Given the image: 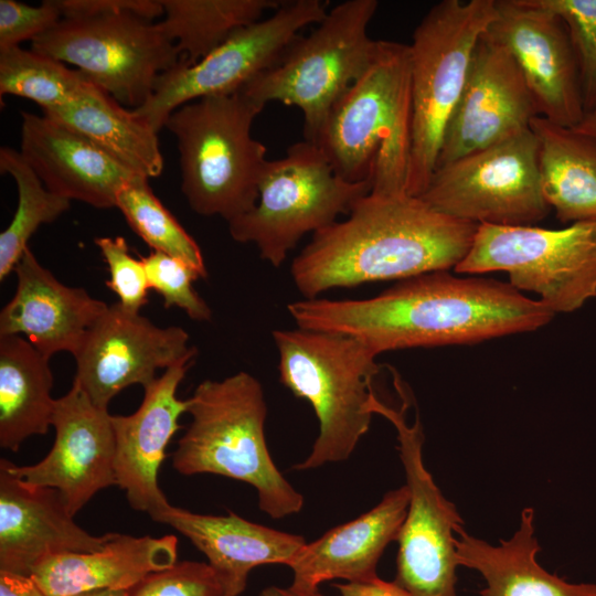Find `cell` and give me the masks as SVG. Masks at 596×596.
I'll use <instances>...</instances> for the list:
<instances>
[{"label": "cell", "mask_w": 596, "mask_h": 596, "mask_svg": "<svg viewBox=\"0 0 596 596\" xmlns=\"http://www.w3.org/2000/svg\"><path fill=\"white\" fill-rule=\"evenodd\" d=\"M496 17V0H443L415 28L409 54L411 153L407 194L421 196L464 89L472 53Z\"/></svg>", "instance_id": "cell-7"}, {"label": "cell", "mask_w": 596, "mask_h": 596, "mask_svg": "<svg viewBox=\"0 0 596 596\" xmlns=\"http://www.w3.org/2000/svg\"><path fill=\"white\" fill-rule=\"evenodd\" d=\"M459 274L505 272L517 290L531 291L555 315L596 297V221L561 230L479 224Z\"/></svg>", "instance_id": "cell-10"}, {"label": "cell", "mask_w": 596, "mask_h": 596, "mask_svg": "<svg viewBox=\"0 0 596 596\" xmlns=\"http://www.w3.org/2000/svg\"><path fill=\"white\" fill-rule=\"evenodd\" d=\"M178 539L109 533L94 552H67L52 556L31 572L46 596H72L98 589L127 590L149 574L177 563Z\"/></svg>", "instance_id": "cell-25"}, {"label": "cell", "mask_w": 596, "mask_h": 596, "mask_svg": "<svg viewBox=\"0 0 596 596\" xmlns=\"http://www.w3.org/2000/svg\"><path fill=\"white\" fill-rule=\"evenodd\" d=\"M49 359L21 336H0V446L18 451L52 426L56 398Z\"/></svg>", "instance_id": "cell-29"}, {"label": "cell", "mask_w": 596, "mask_h": 596, "mask_svg": "<svg viewBox=\"0 0 596 596\" xmlns=\"http://www.w3.org/2000/svg\"><path fill=\"white\" fill-rule=\"evenodd\" d=\"M196 356L164 370L143 387V398L130 415H111L116 438V485L125 491L129 505L155 522L171 507L159 487L158 473L166 448L181 428L179 418L188 412L189 398L177 390Z\"/></svg>", "instance_id": "cell-19"}, {"label": "cell", "mask_w": 596, "mask_h": 596, "mask_svg": "<svg viewBox=\"0 0 596 596\" xmlns=\"http://www.w3.org/2000/svg\"><path fill=\"white\" fill-rule=\"evenodd\" d=\"M57 0H46L38 7L15 0H0V50L23 41L35 40L52 30L61 20Z\"/></svg>", "instance_id": "cell-38"}, {"label": "cell", "mask_w": 596, "mask_h": 596, "mask_svg": "<svg viewBox=\"0 0 596 596\" xmlns=\"http://www.w3.org/2000/svg\"><path fill=\"white\" fill-rule=\"evenodd\" d=\"M126 590L98 589L79 593L72 596H125Z\"/></svg>", "instance_id": "cell-44"}, {"label": "cell", "mask_w": 596, "mask_h": 596, "mask_svg": "<svg viewBox=\"0 0 596 596\" xmlns=\"http://www.w3.org/2000/svg\"><path fill=\"white\" fill-rule=\"evenodd\" d=\"M564 22L575 53L583 109H596V0H535Z\"/></svg>", "instance_id": "cell-34"}, {"label": "cell", "mask_w": 596, "mask_h": 596, "mask_svg": "<svg viewBox=\"0 0 596 596\" xmlns=\"http://www.w3.org/2000/svg\"><path fill=\"white\" fill-rule=\"evenodd\" d=\"M533 97L510 53L485 33L472 53L436 168L530 128Z\"/></svg>", "instance_id": "cell-18"}, {"label": "cell", "mask_w": 596, "mask_h": 596, "mask_svg": "<svg viewBox=\"0 0 596 596\" xmlns=\"http://www.w3.org/2000/svg\"><path fill=\"white\" fill-rule=\"evenodd\" d=\"M408 501L409 491L404 485L386 492L359 518L306 543L288 566L294 574L290 586L315 592L321 583L331 579L363 583L376 578L384 550L397 541Z\"/></svg>", "instance_id": "cell-23"}, {"label": "cell", "mask_w": 596, "mask_h": 596, "mask_svg": "<svg viewBox=\"0 0 596 596\" xmlns=\"http://www.w3.org/2000/svg\"><path fill=\"white\" fill-rule=\"evenodd\" d=\"M418 198L443 214L478 225H534L551 210L531 128L437 167Z\"/></svg>", "instance_id": "cell-12"}, {"label": "cell", "mask_w": 596, "mask_h": 596, "mask_svg": "<svg viewBox=\"0 0 596 596\" xmlns=\"http://www.w3.org/2000/svg\"><path fill=\"white\" fill-rule=\"evenodd\" d=\"M63 18L132 13L149 20L163 15L161 0H57Z\"/></svg>", "instance_id": "cell-39"}, {"label": "cell", "mask_w": 596, "mask_h": 596, "mask_svg": "<svg viewBox=\"0 0 596 596\" xmlns=\"http://www.w3.org/2000/svg\"><path fill=\"white\" fill-rule=\"evenodd\" d=\"M31 49L75 66L131 109L150 98L158 76L180 60L159 22L125 12L62 18Z\"/></svg>", "instance_id": "cell-11"}, {"label": "cell", "mask_w": 596, "mask_h": 596, "mask_svg": "<svg viewBox=\"0 0 596 596\" xmlns=\"http://www.w3.org/2000/svg\"><path fill=\"white\" fill-rule=\"evenodd\" d=\"M13 272L18 285L0 311V336H24L49 360L63 351L74 356L108 305L84 288L62 284L29 247Z\"/></svg>", "instance_id": "cell-21"}, {"label": "cell", "mask_w": 596, "mask_h": 596, "mask_svg": "<svg viewBox=\"0 0 596 596\" xmlns=\"http://www.w3.org/2000/svg\"><path fill=\"white\" fill-rule=\"evenodd\" d=\"M188 332L177 326L157 327L119 302L108 305L75 353L76 383L99 407L126 387L151 384L159 369L196 356Z\"/></svg>", "instance_id": "cell-15"}, {"label": "cell", "mask_w": 596, "mask_h": 596, "mask_svg": "<svg viewBox=\"0 0 596 596\" xmlns=\"http://www.w3.org/2000/svg\"><path fill=\"white\" fill-rule=\"evenodd\" d=\"M338 596H412L394 582H386L379 576L363 583H336Z\"/></svg>", "instance_id": "cell-40"}, {"label": "cell", "mask_w": 596, "mask_h": 596, "mask_svg": "<svg viewBox=\"0 0 596 596\" xmlns=\"http://www.w3.org/2000/svg\"><path fill=\"white\" fill-rule=\"evenodd\" d=\"M485 34L514 60L538 116L574 128L583 119L578 67L562 19L535 0H496Z\"/></svg>", "instance_id": "cell-16"}, {"label": "cell", "mask_w": 596, "mask_h": 596, "mask_svg": "<svg viewBox=\"0 0 596 596\" xmlns=\"http://www.w3.org/2000/svg\"><path fill=\"white\" fill-rule=\"evenodd\" d=\"M125 596H228L209 563L182 561L153 572L125 592Z\"/></svg>", "instance_id": "cell-36"}, {"label": "cell", "mask_w": 596, "mask_h": 596, "mask_svg": "<svg viewBox=\"0 0 596 596\" xmlns=\"http://www.w3.org/2000/svg\"><path fill=\"white\" fill-rule=\"evenodd\" d=\"M327 12V1H284L268 18L238 29L194 64L180 58L158 76L150 98L132 113L158 132L182 105L242 89L276 65L299 32L318 24Z\"/></svg>", "instance_id": "cell-14"}, {"label": "cell", "mask_w": 596, "mask_h": 596, "mask_svg": "<svg viewBox=\"0 0 596 596\" xmlns=\"http://www.w3.org/2000/svg\"><path fill=\"white\" fill-rule=\"evenodd\" d=\"M477 228L418 196L369 192L347 219L312 234L292 260L291 278L305 299H313L334 288L455 269Z\"/></svg>", "instance_id": "cell-2"}, {"label": "cell", "mask_w": 596, "mask_h": 596, "mask_svg": "<svg viewBox=\"0 0 596 596\" xmlns=\"http://www.w3.org/2000/svg\"><path fill=\"white\" fill-rule=\"evenodd\" d=\"M0 172L10 174L18 188V206L8 227L0 233V280L13 272L40 225L51 223L71 206V201L45 188L21 152L0 148Z\"/></svg>", "instance_id": "cell-31"}, {"label": "cell", "mask_w": 596, "mask_h": 596, "mask_svg": "<svg viewBox=\"0 0 596 596\" xmlns=\"http://www.w3.org/2000/svg\"><path fill=\"white\" fill-rule=\"evenodd\" d=\"M371 190L372 180L342 179L317 143L299 141L283 158L266 162L255 206L228 222V231L234 241L253 243L263 259L279 267L306 234L348 215Z\"/></svg>", "instance_id": "cell-9"}, {"label": "cell", "mask_w": 596, "mask_h": 596, "mask_svg": "<svg viewBox=\"0 0 596 596\" xmlns=\"http://www.w3.org/2000/svg\"><path fill=\"white\" fill-rule=\"evenodd\" d=\"M116 207L153 252L178 258L207 277L202 252L193 237L153 194L148 178L137 175L118 193Z\"/></svg>", "instance_id": "cell-32"}, {"label": "cell", "mask_w": 596, "mask_h": 596, "mask_svg": "<svg viewBox=\"0 0 596 596\" xmlns=\"http://www.w3.org/2000/svg\"><path fill=\"white\" fill-rule=\"evenodd\" d=\"M259 596H322L319 590L306 592L289 587L269 586L264 588Z\"/></svg>", "instance_id": "cell-42"}, {"label": "cell", "mask_w": 596, "mask_h": 596, "mask_svg": "<svg viewBox=\"0 0 596 596\" xmlns=\"http://www.w3.org/2000/svg\"><path fill=\"white\" fill-rule=\"evenodd\" d=\"M191 422L172 455L183 476L213 473L254 487L258 507L273 519L298 513L299 493L275 465L265 437L267 404L260 382L241 371L204 380L189 398Z\"/></svg>", "instance_id": "cell-3"}, {"label": "cell", "mask_w": 596, "mask_h": 596, "mask_svg": "<svg viewBox=\"0 0 596 596\" xmlns=\"http://www.w3.org/2000/svg\"><path fill=\"white\" fill-rule=\"evenodd\" d=\"M574 129L596 138V109L585 114L582 121Z\"/></svg>", "instance_id": "cell-43"}, {"label": "cell", "mask_w": 596, "mask_h": 596, "mask_svg": "<svg viewBox=\"0 0 596 596\" xmlns=\"http://www.w3.org/2000/svg\"><path fill=\"white\" fill-rule=\"evenodd\" d=\"M392 372L395 389L403 400L401 409L387 406L376 395L369 408L373 415L389 419L397 432L400 458L409 491L406 517L397 538L393 582L412 596H457L456 533L464 528V520L424 465V434L418 414L409 425L406 421L409 397L400 375Z\"/></svg>", "instance_id": "cell-13"}, {"label": "cell", "mask_w": 596, "mask_h": 596, "mask_svg": "<svg viewBox=\"0 0 596 596\" xmlns=\"http://www.w3.org/2000/svg\"><path fill=\"white\" fill-rule=\"evenodd\" d=\"M150 289L163 298L164 308L178 307L196 321H209L212 311L200 297L193 283L201 274L187 263L160 252L141 256Z\"/></svg>", "instance_id": "cell-35"}, {"label": "cell", "mask_w": 596, "mask_h": 596, "mask_svg": "<svg viewBox=\"0 0 596 596\" xmlns=\"http://www.w3.org/2000/svg\"><path fill=\"white\" fill-rule=\"evenodd\" d=\"M377 7L376 0L338 3L309 34H299L276 65L242 89L264 106L279 102L298 107L305 140L315 142L332 107L380 52L382 40L368 33Z\"/></svg>", "instance_id": "cell-8"}, {"label": "cell", "mask_w": 596, "mask_h": 596, "mask_svg": "<svg viewBox=\"0 0 596 596\" xmlns=\"http://www.w3.org/2000/svg\"><path fill=\"white\" fill-rule=\"evenodd\" d=\"M280 383L307 401L319 423L310 454L294 468L347 460L369 432L377 354L360 340L297 327L274 330Z\"/></svg>", "instance_id": "cell-5"}, {"label": "cell", "mask_w": 596, "mask_h": 596, "mask_svg": "<svg viewBox=\"0 0 596 596\" xmlns=\"http://www.w3.org/2000/svg\"><path fill=\"white\" fill-rule=\"evenodd\" d=\"M184 535L207 558L228 596L246 587L249 572L260 565L289 566L307 543L304 536L227 515L195 513L171 505L158 520Z\"/></svg>", "instance_id": "cell-24"}, {"label": "cell", "mask_w": 596, "mask_h": 596, "mask_svg": "<svg viewBox=\"0 0 596 596\" xmlns=\"http://www.w3.org/2000/svg\"><path fill=\"white\" fill-rule=\"evenodd\" d=\"M94 242L108 267V288L118 296L124 308L139 312L148 304L150 289L142 260L130 254L121 236L96 237Z\"/></svg>", "instance_id": "cell-37"}, {"label": "cell", "mask_w": 596, "mask_h": 596, "mask_svg": "<svg viewBox=\"0 0 596 596\" xmlns=\"http://www.w3.org/2000/svg\"><path fill=\"white\" fill-rule=\"evenodd\" d=\"M543 195L562 223L596 221V138L536 116Z\"/></svg>", "instance_id": "cell-28"}, {"label": "cell", "mask_w": 596, "mask_h": 596, "mask_svg": "<svg viewBox=\"0 0 596 596\" xmlns=\"http://www.w3.org/2000/svg\"><path fill=\"white\" fill-rule=\"evenodd\" d=\"M54 444L38 464L0 460L28 486L57 490L74 517L98 491L116 485V438L108 408L99 407L73 382L55 401Z\"/></svg>", "instance_id": "cell-17"}, {"label": "cell", "mask_w": 596, "mask_h": 596, "mask_svg": "<svg viewBox=\"0 0 596 596\" xmlns=\"http://www.w3.org/2000/svg\"><path fill=\"white\" fill-rule=\"evenodd\" d=\"M534 510L521 512L520 525L509 540L499 545L456 533L458 564L481 574L486 587L481 596H596V584H573L545 571L536 561L540 551L534 536Z\"/></svg>", "instance_id": "cell-26"}, {"label": "cell", "mask_w": 596, "mask_h": 596, "mask_svg": "<svg viewBox=\"0 0 596 596\" xmlns=\"http://www.w3.org/2000/svg\"><path fill=\"white\" fill-rule=\"evenodd\" d=\"M159 22L174 42L180 58L194 64L238 29L255 23L265 12L277 10L278 0H161Z\"/></svg>", "instance_id": "cell-30"}, {"label": "cell", "mask_w": 596, "mask_h": 596, "mask_svg": "<svg viewBox=\"0 0 596 596\" xmlns=\"http://www.w3.org/2000/svg\"><path fill=\"white\" fill-rule=\"evenodd\" d=\"M0 596H46L30 575L0 571Z\"/></svg>", "instance_id": "cell-41"}, {"label": "cell", "mask_w": 596, "mask_h": 596, "mask_svg": "<svg viewBox=\"0 0 596 596\" xmlns=\"http://www.w3.org/2000/svg\"><path fill=\"white\" fill-rule=\"evenodd\" d=\"M86 81L76 68L32 49L0 50L1 97L28 98L46 111L72 99Z\"/></svg>", "instance_id": "cell-33"}, {"label": "cell", "mask_w": 596, "mask_h": 596, "mask_svg": "<svg viewBox=\"0 0 596 596\" xmlns=\"http://www.w3.org/2000/svg\"><path fill=\"white\" fill-rule=\"evenodd\" d=\"M20 152L51 192L96 209L116 207L137 175L86 137L46 116L21 111Z\"/></svg>", "instance_id": "cell-22"}, {"label": "cell", "mask_w": 596, "mask_h": 596, "mask_svg": "<svg viewBox=\"0 0 596 596\" xmlns=\"http://www.w3.org/2000/svg\"><path fill=\"white\" fill-rule=\"evenodd\" d=\"M411 119L408 44L382 40L376 58L332 107L315 143L342 179L372 180L371 192L381 195L407 194Z\"/></svg>", "instance_id": "cell-4"}, {"label": "cell", "mask_w": 596, "mask_h": 596, "mask_svg": "<svg viewBox=\"0 0 596 596\" xmlns=\"http://www.w3.org/2000/svg\"><path fill=\"white\" fill-rule=\"evenodd\" d=\"M43 114L86 137L132 172L148 179L162 173L157 131L88 79L72 99Z\"/></svg>", "instance_id": "cell-27"}, {"label": "cell", "mask_w": 596, "mask_h": 596, "mask_svg": "<svg viewBox=\"0 0 596 596\" xmlns=\"http://www.w3.org/2000/svg\"><path fill=\"white\" fill-rule=\"evenodd\" d=\"M264 107L240 89L195 99L168 117L164 127L177 139L181 190L195 213L228 223L255 206L268 159L252 125Z\"/></svg>", "instance_id": "cell-6"}, {"label": "cell", "mask_w": 596, "mask_h": 596, "mask_svg": "<svg viewBox=\"0 0 596 596\" xmlns=\"http://www.w3.org/2000/svg\"><path fill=\"white\" fill-rule=\"evenodd\" d=\"M287 310L297 327L355 338L377 355L530 332L555 316L509 283L460 278L447 270L400 280L366 299H301Z\"/></svg>", "instance_id": "cell-1"}, {"label": "cell", "mask_w": 596, "mask_h": 596, "mask_svg": "<svg viewBox=\"0 0 596 596\" xmlns=\"http://www.w3.org/2000/svg\"><path fill=\"white\" fill-rule=\"evenodd\" d=\"M73 518L57 490L25 485L0 460V571L31 575L52 556L104 547L109 533L92 535Z\"/></svg>", "instance_id": "cell-20"}]
</instances>
